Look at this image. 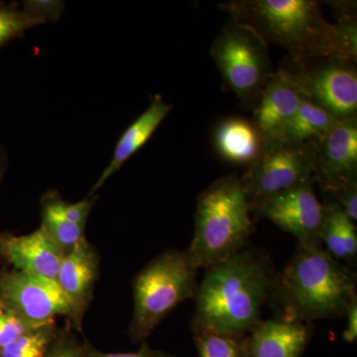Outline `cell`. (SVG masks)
I'll return each mask as SVG.
<instances>
[{
    "label": "cell",
    "instance_id": "cell-12",
    "mask_svg": "<svg viewBox=\"0 0 357 357\" xmlns=\"http://www.w3.org/2000/svg\"><path fill=\"white\" fill-rule=\"evenodd\" d=\"M100 274V257L91 243L83 239L66 253L61 263L56 283L69 299L72 306L73 328L81 332L86 310L93 299Z\"/></svg>",
    "mask_w": 357,
    "mask_h": 357
},
{
    "label": "cell",
    "instance_id": "cell-22",
    "mask_svg": "<svg viewBox=\"0 0 357 357\" xmlns=\"http://www.w3.org/2000/svg\"><path fill=\"white\" fill-rule=\"evenodd\" d=\"M57 333L55 324L40 326L2 349L0 357H46Z\"/></svg>",
    "mask_w": 357,
    "mask_h": 357
},
{
    "label": "cell",
    "instance_id": "cell-6",
    "mask_svg": "<svg viewBox=\"0 0 357 357\" xmlns=\"http://www.w3.org/2000/svg\"><path fill=\"white\" fill-rule=\"evenodd\" d=\"M210 53L225 88L244 105L255 107L274 75L267 42L250 26L229 18Z\"/></svg>",
    "mask_w": 357,
    "mask_h": 357
},
{
    "label": "cell",
    "instance_id": "cell-10",
    "mask_svg": "<svg viewBox=\"0 0 357 357\" xmlns=\"http://www.w3.org/2000/svg\"><path fill=\"white\" fill-rule=\"evenodd\" d=\"M314 178L269 197L255 213L275 223L279 229L298 239V244L314 248L321 246V229L323 204L314 192Z\"/></svg>",
    "mask_w": 357,
    "mask_h": 357
},
{
    "label": "cell",
    "instance_id": "cell-15",
    "mask_svg": "<svg viewBox=\"0 0 357 357\" xmlns=\"http://www.w3.org/2000/svg\"><path fill=\"white\" fill-rule=\"evenodd\" d=\"M64 251L39 227L31 234L9 236L6 248V261L14 270L56 281Z\"/></svg>",
    "mask_w": 357,
    "mask_h": 357
},
{
    "label": "cell",
    "instance_id": "cell-16",
    "mask_svg": "<svg viewBox=\"0 0 357 357\" xmlns=\"http://www.w3.org/2000/svg\"><path fill=\"white\" fill-rule=\"evenodd\" d=\"M172 109V105L166 102L161 95H155L152 98L147 109L121 134L115 145L109 165L105 167L102 175L93 185L89 197L95 196L105 182L146 144Z\"/></svg>",
    "mask_w": 357,
    "mask_h": 357
},
{
    "label": "cell",
    "instance_id": "cell-14",
    "mask_svg": "<svg viewBox=\"0 0 357 357\" xmlns=\"http://www.w3.org/2000/svg\"><path fill=\"white\" fill-rule=\"evenodd\" d=\"M312 335L311 323L274 318L261 321L245 337L249 357H302Z\"/></svg>",
    "mask_w": 357,
    "mask_h": 357
},
{
    "label": "cell",
    "instance_id": "cell-26",
    "mask_svg": "<svg viewBox=\"0 0 357 357\" xmlns=\"http://www.w3.org/2000/svg\"><path fill=\"white\" fill-rule=\"evenodd\" d=\"M36 328H38L28 325L22 319L0 307V351L14 340Z\"/></svg>",
    "mask_w": 357,
    "mask_h": 357
},
{
    "label": "cell",
    "instance_id": "cell-24",
    "mask_svg": "<svg viewBox=\"0 0 357 357\" xmlns=\"http://www.w3.org/2000/svg\"><path fill=\"white\" fill-rule=\"evenodd\" d=\"M46 357H88L86 344L69 328L58 330Z\"/></svg>",
    "mask_w": 357,
    "mask_h": 357
},
{
    "label": "cell",
    "instance_id": "cell-29",
    "mask_svg": "<svg viewBox=\"0 0 357 357\" xmlns=\"http://www.w3.org/2000/svg\"><path fill=\"white\" fill-rule=\"evenodd\" d=\"M84 344L88 357H175L168 352L152 349L146 342L142 344L139 351L134 352H105L98 351L89 342H84Z\"/></svg>",
    "mask_w": 357,
    "mask_h": 357
},
{
    "label": "cell",
    "instance_id": "cell-3",
    "mask_svg": "<svg viewBox=\"0 0 357 357\" xmlns=\"http://www.w3.org/2000/svg\"><path fill=\"white\" fill-rule=\"evenodd\" d=\"M357 299L356 275L321 246L298 244L292 259L276 275L271 302L275 316L312 323L344 318Z\"/></svg>",
    "mask_w": 357,
    "mask_h": 357
},
{
    "label": "cell",
    "instance_id": "cell-20",
    "mask_svg": "<svg viewBox=\"0 0 357 357\" xmlns=\"http://www.w3.org/2000/svg\"><path fill=\"white\" fill-rule=\"evenodd\" d=\"M64 203L57 191H49L41 199V227L60 246L64 253L69 252L81 243L84 236V227L70 222L63 213Z\"/></svg>",
    "mask_w": 357,
    "mask_h": 357
},
{
    "label": "cell",
    "instance_id": "cell-30",
    "mask_svg": "<svg viewBox=\"0 0 357 357\" xmlns=\"http://www.w3.org/2000/svg\"><path fill=\"white\" fill-rule=\"evenodd\" d=\"M347 328L342 333V340L347 344H354L357 340V299L354 300L347 310Z\"/></svg>",
    "mask_w": 357,
    "mask_h": 357
},
{
    "label": "cell",
    "instance_id": "cell-32",
    "mask_svg": "<svg viewBox=\"0 0 357 357\" xmlns=\"http://www.w3.org/2000/svg\"><path fill=\"white\" fill-rule=\"evenodd\" d=\"M4 167H6V157H4L1 148H0V180H1L2 175H3Z\"/></svg>",
    "mask_w": 357,
    "mask_h": 357
},
{
    "label": "cell",
    "instance_id": "cell-27",
    "mask_svg": "<svg viewBox=\"0 0 357 357\" xmlns=\"http://www.w3.org/2000/svg\"><path fill=\"white\" fill-rule=\"evenodd\" d=\"M330 199L333 203L337 204L342 211L347 215L354 223L357 220V182L351 183V184L345 185L344 187L340 188L328 195Z\"/></svg>",
    "mask_w": 357,
    "mask_h": 357
},
{
    "label": "cell",
    "instance_id": "cell-31",
    "mask_svg": "<svg viewBox=\"0 0 357 357\" xmlns=\"http://www.w3.org/2000/svg\"><path fill=\"white\" fill-rule=\"evenodd\" d=\"M10 234H0V260H6V248L7 241Z\"/></svg>",
    "mask_w": 357,
    "mask_h": 357
},
{
    "label": "cell",
    "instance_id": "cell-19",
    "mask_svg": "<svg viewBox=\"0 0 357 357\" xmlns=\"http://www.w3.org/2000/svg\"><path fill=\"white\" fill-rule=\"evenodd\" d=\"M340 121L317 103L303 96L299 109L279 139L294 143H317Z\"/></svg>",
    "mask_w": 357,
    "mask_h": 357
},
{
    "label": "cell",
    "instance_id": "cell-5",
    "mask_svg": "<svg viewBox=\"0 0 357 357\" xmlns=\"http://www.w3.org/2000/svg\"><path fill=\"white\" fill-rule=\"evenodd\" d=\"M198 271L181 250L165 251L141 270L133 281L134 311L129 326L133 342H146L169 312L194 299Z\"/></svg>",
    "mask_w": 357,
    "mask_h": 357
},
{
    "label": "cell",
    "instance_id": "cell-13",
    "mask_svg": "<svg viewBox=\"0 0 357 357\" xmlns=\"http://www.w3.org/2000/svg\"><path fill=\"white\" fill-rule=\"evenodd\" d=\"M303 95L287 67L274 72L255 107V119L265 139H279L299 109Z\"/></svg>",
    "mask_w": 357,
    "mask_h": 357
},
{
    "label": "cell",
    "instance_id": "cell-4",
    "mask_svg": "<svg viewBox=\"0 0 357 357\" xmlns=\"http://www.w3.org/2000/svg\"><path fill=\"white\" fill-rule=\"evenodd\" d=\"M251 208L241 178H218L199 196L192 243L185 250L192 266L210 268L245 248L253 231Z\"/></svg>",
    "mask_w": 357,
    "mask_h": 357
},
{
    "label": "cell",
    "instance_id": "cell-23",
    "mask_svg": "<svg viewBox=\"0 0 357 357\" xmlns=\"http://www.w3.org/2000/svg\"><path fill=\"white\" fill-rule=\"evenodd\" d=\"M38 25L17 4L0 3V48Z\"/></svg>",
    "mask_w": 357,
    "mask_h": 357
},
{
    "label": "cell",
    "instance_id": "cell-7",
    "mask_svg": "<svg viewBox=\"0 0 357 357\" xmlns=\"http://www.w3.org/2000/svg\"><path fill=\"white\" fill-rule=\"evenodd\" d=\"M316 143L265 139L257 159L241 178L251 211L277 192L314 178Z\"/></svg>",
    "mask_w": 357,
    "mask_h": 357
},
{
    "label": "cell",
    "instance_id": "cell-28",
    "mask_svg": "<svg viewBox=\"0 0 357 357\" xmlns=\"http://www.w3.org/2000/svg\"><path fill=\"white\" fill-rule=\"evenodd\" d=\"M96 201V196L88 197L86 199L77 203H68L64 201L62 206L63 213L70 222L86 229L89 213Z\"/></svg>",
    "mask_w": 357,
    "mask_h": 357
},
{
    "label": "cell",
    "instance_id": "cell-11",
    "mask_svg": "<svg viewBox=\"0 0 357 357\" xmlns=\"http://www.w3.org/2000/svg\"><path fill=\"white\" fill-rule=\"evenodd\" d=\"M314 181L326 196L357 182V119L338 121L316 143Z\"/></svg>",
    "mask_w": 357,
    "mask_h": 357
},
{
    "label": "cell",
    "instance_id": "cell-21",
    "mask_svg": "<svg viewBox=\"0 0 357 357\" xmlns=\"http://www.w3.org/2000/svg\"><path fill=\"white\" fill-rule=\"evenodd\" d=\"M199 357H249L245 337L195 330Z\"/></svg>",
    "mask_w": 357,
    "mask_h": 357
},
{
    "label": "cell",
    "instance_id": "cell-18",
    "mask_svg": "<svg viewBox=\"0 0 357 357\" xmlns=\"http://www.w3.org/2000/svg\"><path fill=\"white\" fill-rule=\"evenodd\" d=\"M323 206L321 243L326 244V251L333 258L352 269L357 259L356 223L333 202L326 201Z\"/></svg>",
    "mask_w": 357,
    "mask_h": 357
},
{
    "label": "cell",
    "instance_id": "cell-2",
    "mask_svg": "<svg viewBox=\"0 0 357 357\" xmlns=\"http://www.w3.org/2000/svg\"><path fill=\"white\" fill-rule=\"evenodd\" d=\"M276 275L269 257L250 248L208 268L195 295L192 330L246 337L262 321Z\"/></svg>",
    "mask_w": 357,
    "mask_h": 357
},
{
    "label": "cell",
    "instance_id": "cell-8",
    "mask_svg": "<svg viewBox=\"0 0 357 357\" xmlns=\"http://www.w3.org/2000/svg\"><path fill=\"white\" fill-rule=\"evenodd\" d=\"M287 68L305 98L340 121L357 119V72L352 61L324 59Z\"/></svg>",
    "mask_w": 357,
    "mask_h": 357
},
{
    "label": "cell",
    "instance_id": "cell-9",
    "mask_svg": "<svg viewBox=\"0 0 357 357\" xmlns=\"http://www.w3.org/2000/svg\"><path fill=\"white\" fill-rule=\"evenodd\" d=\"M0 307L35 328L72 317L70 301L56 281L14 269L0 270Z\"/></svg>",
    "mask_w": 357,
    "mask_h": 357
},
{
    "label": "cell",
    "instance_id": "cell-1",
    "mask_svg": "<svg viewBox=\"0 0 357 357\" xmlns=\"http://www.w3.org/2000/svg\"><path fill=\"white\" fill-rule=\"evenodd\" d=\"M218 7L230 20L252 27L268 44L287 50L293 62L356 61V21L328 22L314 0H231Z\"/></svg>",
    "mask_w": 357,
    "mask_h": 357
},
{
    "label": "cell",
    "instance_id": "cell-17",
    "mask_svg": "<svg viewBox=\"0 0 357 357\" xmlns=\"http://www.w3.org/2000/svg\"><path fill=\"white\" fill-rule=\"evenodd\" d=\"M265 138L253 121L241 117L223 119L213 133V144L225 161L250 166L261 153Z\"/></svg>",
    "mask_w": 357,
    "mask_h": 357
},
{
    "label": "cell",
    "instance_id": "cell-25",
    "mask_svg": "<svg viewBox=\"0 0 357 357\" xmlns=\"http://www.w3.org/2000/svg\"><path fill=\"white\" fill-rule=\"evenodd\" d=\"M66 4L61 0H27L21 9L32 20L44 24L47 21H58L64 13Z\"/></svg>",
    "mask_w": 357,
    "mask_h": 357
}]
</instances>
